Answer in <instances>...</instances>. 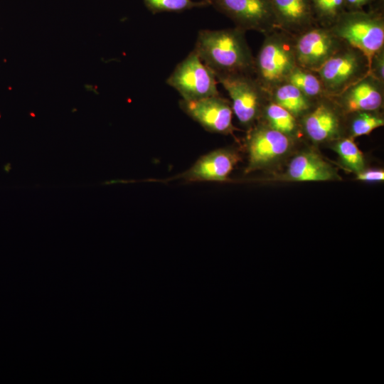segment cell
I'll use <instances>...</instances> for the list:
<instances>
[{"instance_id":"cell-19","label":"cell","mask_w":384,"mask_h":384,"mask_svg":"<svg viewBox=\"0 0 384 384\" xmlns=\"http://www.w3.org/2000/svg\"><path fill=\"white\" fill-rule=\"evenodd\" d=\"M334 149L348 169L356 174L365 169L364 156L352 138L339 139L335 144Z\"/></svg>"},{"instance_id":"cell-4","label":"cell","mask_w":384,"mask_h":384,"mask_svg":"<svg viewBox=\"0 0 384 384\" xmlns=\"http://www.w3.org/2000/svg\"><path fill=\"white\" fill-rule=\"evenodd\" d=\"M324 92L336 95L368 75L365 55L347 45L332 55L316 72Z\"/></svg>"},{"instance_id":"cell-23","label":"cell","mask_w":384,"mask_h":384,"mask_svg":"<svg viewBox=\"0 0 384 384\" xmlns=\"http://www.w3.org/2000/svg\"><path fill=\"white\" fill-rule=\"evenodd\" d=\"M368 75L383 85L384 82V50L376 53L373 57L368 69Z\"/></svg>"},{"instance_id":"cell-2","label":"cell","mask_w":384,"mask_h":384,"mask_svg":"<svg viewBox=\"0 0 384 384\" xmlns=\"http://www.w3.org/2000/svg\"><path fill=\"white\" fill-rule=\"evenodd\" d=\"M297 65L293 41L284 33L274 31L266 34L254 58L253 77L270 95L276 87L286 82Z\"/></svg>"},{"instance_id":"cell-21","label":"cell","mask_w":384,"mask_h":384,"mask_svg":"<svg viewBox=\"0 0 384 384\" xmlns=\"http://www.w3.org/2000/svg\"><path fill=\"white\" fill-rule=\"evenodd\" d=\"M351 124V137H357L370 134L375 129L383 126L384 119L373 112H356Z\"/></svg>"},{"instance_id":"cell-12","label":"cell","mask_w":384,"mask_h":384,"mask_svg":"<svg viewBox=\"0 0 384 384\" xmlns=\"http://www.w3.org/2000/svg\"><path fill=\"white\" fill-rule=\"evenodd\" d=\"M339 178L334 168L312 151L296 155L289 163L281 179L287 181H327Z\"/></svg>"},{"instance_id":"cell-11","label":"cell","mask_w":384,"mask_h":384,"mask_svg":"<svg viewBox=\"0 0 384 384\" xmlns=\"http://www.w3.org/2000/svg\"><path fill=\"white\" fill-rule=\"evenodd\" d=\"M239 159L234 150L218 149L200 157L188 170L166 181H226Z\"/></svg>"},{"instance_id":"cell-14","label":"cell","mask_w":384,"mask_h":384,"mask_svg":"<svg viewBox=\"0 0 384 384\" xmlns=\"http://www.w3.org/2000/svg\"><path fill=\"white\" fill-rule=\"evenodd\" d=\"M303 127L309 139L321 143L334 139L339 135L341 122L334 109L323 103L305 114Z\"/></svg>"},{"instance_id":"cell-16","label":"cell","mask_w":384,"mask_h":384,"mask_svg":"<svg viewBox=\"0 0 384 384\" xmlns=\"http://www.w3.org/2000/svg\"><path fill=\"white\" fill-rule=\"evenodd\" d=\"M272 101L282 106L295 117L306 113L311 107L310 98L289 82L276 87L270 93Z\"/></svg>"},{"instance_id":"cell-5","label":"cell","mask_w":384,"mask_h":384,"mask_svg":"<svg viewBox=\"0 0 384 384\" xmlns=\"http://www.w3.org/2000/svg\"><path fill=\"white\" fill-rule=\"evenodd\" d=\"M214 73L193 50L175 68L166 80L183 100H196L220 95Z\"/></svg>"},{"instance_id":"cell-24","label":"cell","mask_w":384,"mask_h":384,"mask_svg":"<svg viewBox=\"0 0 384 384\" xmlns=\"http://www.w3.org/2000/svg\"><path fill=\"white\" fill-rule=\"evenodd\" d=\"M356 179L367 182H380L384 180V171L382 169H363L356 174Z\"/></svg>"},{"instance_id":"cell-17","label":"cell","mask_w":384,"mask_h":384,"mask_svg":"<svg viewBox=\"0 0 384 384\" xmlns=\"http://www.w3.org/2000/svg\"><path fill=\"white\" fill-rule=\"evenodd\" d=\"M262 112L267 124L271 128L289 137L296 132V117L276 102H268L264 106Z\"/></svg>"},{"instance_id":"cell-10","label":"cell","mask_w":384,"mask_h":384,"mask_svg":"<svg viewBox=\"0 0 384 384\" xmlns=\"http://www.w3.org/2000/svg\"><path fill=\"white\" fill-rule=\"evenodd\" d=\"M181 110L206 130L218 134H232L233 110L228 100L220 95L196 100H181Z\"/></svg>"},{"instance_id":"cell-20","label":"cell","mask_w":384,"mask_h":384,"mask_svg":"<svg viewBox=\"0 0 384 384\" xmlns=\"http://www.w3.org/2000/svg\"><path fill=\"white\" fill-rule=\"evenodd\" d=\"M147 9L154 14L161 12H178L196 7L208 6L204 1L192 0H144Z\"/></svg>"},{"instance_id":"cell-15","label":"cell","mask_w":384,"mask_h":384,"mask_svg":"<svg viewBox=\"0 0 384 384\" xmlns=\"http://www.w3.org/2000/svg\"><path fill=\"white\" fill-rule=\"evenodd\" d=\"M279 28L289 33L299 34L309 28V0H270Z\"/></svg>"},{"instance_id":"cell-25","label":"cell","mask_w":384,"mask_h":384,"mask_svg":"<svg viewBox=\"0 0 384 384\" xmlns=\"http://www.w3.org/2000/svg\"><path fill=\"white\" fill-rule=\"evenodd\" d=\"M352 6H361L365 4L368 0H344Z\"/></svg>"},{"instance_id":"cell-7","label":"cell","mask_w":384,"mask_h":384,"mask_svg":"<svg viewBox=\"0 0 384 384\" xmlns=\"http://www.w3.org/2000/svg\"><path fill=\"white\" fill-rule=\"evenodd\" d=\"M230 18L235 27L264 34L279 28L270 0H204Z\"/></svg>"},{"instance_id":"cell-1","label":"cell","mask_w":384,"mask_h":384,"mask_svg":"<svg viewBox=\"0 0 384 384\" xmlns=\"http://www.w3.org/2000/svg\"><path fill=\"white\" fill-rule=\"evenodd\" d=\"M245 33L237 27L201 30L198 33L193 50L216 78L241 74L253 75L254 58Z\"/></svg>"},{"instance_id":"cell-18","label":"cell","mask_w":384,"mask_h":384,"mask_svg":"<svg viewBox=\"0 0 384 384\" xmlns=\"http://www.w3.org/2000/svg\"><path fill=\"white\" fill-rule=\"evenodd\" d=\"M313 73L297 65L289 75L286 82L297 87L310 99L319 97L324 91L318 75Z\"/></svg>"},{"instance_id":"cell-22","label":"cell","mask_w":384,"mask_h":384,"mask_svg":"<svg viewBox=\"0 0 384 384\" xmlns=\"http://www.w3.org/2000/svg\"><path fill=\"white\" fill-rule=\"evenodd\" d=\"M344 0H314L319 13L329 18L336 17L341 10Z\"/></svg>"},{"instance_id":"cell-8","label":"cell","mask_w":384,"mask_h":384,"mask_svg":"<svg viewBox=\"0 0 384 384\" xmlns=\"http://www.w3.org/2000/svg\"><path fill=\"white\" fill-rule=\"evenodd\" d=\"M343 44L330 28H309L293 41L297 65L316 73Z\"/></svg>"},{"instance_id":"cell-13","label":"cell","mask_w":384,"mask_h":384,"mask_svg":"<svg viewBox=\"0 0 384 384\" xmlns=\"http://www.w3.org/2000/svg\"><path fill=\"white\" fill-rule=\"evenodd\" d=\"M383 84L367 75L339 95L346 112H375L383 102Z\"/></svg>"},{"instance_id":"cell-3","label":"cell","mask_w":384,"mask_h":384,"mask_svg":"<svg viewBox=\"0 0 384 384\" xmlns=\"http://www.w3.org/2000/svg\"><path fill=\"white\" fill-rule=\"evenodd\" d=\"M330 29L343 43L365 55L368 69L374 55L383 48L384 23L378 17L350 14L340 17Z\"/></svg>"},{"instance_id":"cell-9","label":"cell","mask_w":384,"mask_h":384,"mask_svg":"<svg viewBox=\"0 0 384 384\" xmlns=\"http://www.w3.org/2000/svg\"><path fill=\"white\" fill-rule=\"evenodd\" d=\"M292 147L289 136L266 124L255 127L247 137V172L267 166L282 157Z\"/></svg>"},{"instance_id":"cell-6","label":"cell","mask_w":384,"mask_h":384,"mask_svg":"<svg viewBox=\"0 0 384 384\" xmlns=\"http://www.w3.org/2000/svg\"><path fill=\"white\" fill-rule=\"evenodd\" d=\"M228 93L231 107L241 124L252 126L263 110V102L268 95L252 75H230L216 78Z\"/></svg>"}]
</instances>
